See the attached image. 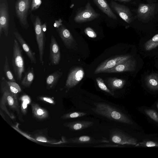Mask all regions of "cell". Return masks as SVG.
Masks as SVG:
<instances>
[{"label":"cell","mask_w":158,"mask_h":158,"mask_svg":"<svg viewBox=\"0 0 158 158\" xmlns=\"http://www.w3.org/2000/svg\"><path fill=\"white\" fill-rule=\"evenodd\" d=\"M14 34L16 39L22 47L23 50L29 58L31 63L35 64L37 62L35 53L33 52L30 46L18 32L15 31Z\"/></svg>","instance_id":"cell-16"},{"label":"cell","mask_w":158,"mask_h":158,"mask_svg":"<svg viewBox=\"0 0 158 158\" xmlns=\"http://www.w3.org/2000/svg\"></svg>","instance_id":"cell-42"},{"label":"cell","mask_w":158,"mask_h":158,"mask_svg":"<svg viewBox=\"0 0 158 158\" xmlns=\"http://www.w3.org/2000/svg\"><path fill=\"white\" fill-rule=\"evenodd\" d=\"M7 80L4 77L1 79V89L2 96L0 101V107L2 109L6 104L10 108L16 111L19 115L20 112L18 101L16 100L9 91L7 84Z\"/></svg>","instance_id":"cell-3"},{"label":"cell","mask_w":158,"mask_h":158,"mask_svg":"<svg viewBox=\"0 0 158 158\" xmlns=\"http://www.w3.org/2000/svg\"><path fill=\"white\" fill-rule=\"evenodd\" d=\"M40 100L48 102L49 103L55 104V102L51 98L46 96H41L39 97Z\"/></svg>","instance_id":"cell-33"},{"label":"cell","mask_w":158,"mask_h":158,"mask_svg":"<svg viewBox=\"0 0 158 158\" xmlns=\"http://www.w3.org/2000/svg\"><path fill=\"white\" fill-rule=\"evenodd\" d=\"M57 28V31L65 46L68 49H74L76 43L70 31L63 25Z\"/></svg>","instance_id":"cell-13"},{"label":"cell","mask_w":158,"mask_h":158,"mask_svg":"<svg viewBox=\"0 0 158 158\" xmlns=\"http://www.w3.org/2000/svg\"><path fill=\"white\" fill-rule=\"evenodd\" d=\"M85 73L83 69L80 67H76L72 69L68 74L65 84L68 89L76 86L83 78Z\"/></svg>","instance_id":"cell-10"},{"label":"cell","mask_w":158,"mask_h":158,"mask_svg":"<svg viewBox=\"0 0 158 158\" xmlns=\"http://www.w3.org/2000/svg\"><path fill=\"white\" fill-rule=\"evenodd\" d=\"M31 0H17L15 5L16 14L20 23L24 29H27L29 27L27 21L28 11Z\"/></svg>","instance_id":"cell-7"},{"label":"cell","mask_w":158,"mask_h":158,"mask_svg":"<svg viewBox=\"0 0 158 158\" xmlns=\"http://www.w3.org/2000/svg\"><path fill=\"white\" fill-rule=\"evenodd\" d=\"M85 33L89 37L94 38L97 37V35L91 27H88L84 30Z\"/></svg>","instance_id":"cell-31"},{"label":"cell","mask_w":158,"mask_h":158,"mask_svg":"<svg viewBox=\"0 0 158 158\" xmlns=\"http://www.w3.org/2000/svg\"><path fill=\"white\" fill-rule=\"evenodd\" d=\"M109 141L119 145H136L137 143L136 139L131 137L122 130L115 128L110 131Z\"/></svg>","instance_id":"cell-6"},{"label":"cell","mask_w":158,"mask_h":158,"mask_svg":"<svg viewBox=\"0 0 158 158\" xmlns=\"http://www.w3.org/2000/svg\"><path fill=\"white\" fill-rule=\"evenodd\" d=\"M95 107L91 110L95 113L117 122L132 124L131 120L119 109L110 104L102 102L93 103Z\"/></svg>","instance_id":"cell-1"},{"label":"cell","mask_w":158,"mask_h":158,"mask_svg":"<svg viewBox=\"0 0 158 158\" xmlns=\"http://www.w3.org/2000/svg\"><path fill=\"white\" fill-rule=\"evenodd\" d=\"M36 139L38 141L41 142L45 143L48 142V140L46 138L42 136H38L36 138Z\"/></svg>","instance_id":"cell-37"},{"label":"cell","mask_w":158,"mask_h":158,"mask_svg":"<svg viewBox=\"0 0 158 158\" xmlns=\"http://www.w3.org/2000/svg\"><path fill=\"white\" fill-rule=\"evenodd\" d=\"M42 27L44 32H45L47 29V25L45 23L42 25Z\"/></svg>","instance_id":"cell-39"},{"label":"cell","mask_w":158,"mask_h":158,"mask_svg":"<svg viewBox=\"0 0 158 158\" xmlns=\"http://www.w3.org/2000/svg\"><path fill=\"white\" fill-rule=\"evenodd\" d=\"M94 4L109 18L117 20V18L106 0H93Z\"/></svg>","instance_id":"cell-20"},{"label":"cell","mask_w":158,"mask_h":158,"mask_svg":"<svg viewBox=\"0 0 158 158\" xmlns=\"http://www.w3.org/2000/svg\"><path fill=\"white\" fill-rule=\"evenodd\" d=\"M87 114L84 112L76 111L64 114L61 116L60 118L63 119L74 118L84 116Z\"/></svg>","instance_id":"cell-28"},{"label":"cell","mask_w":158,"mask_h":158,"mask_svg":"<svg viewBox=\"0 0 158 158\" xmlns=\"http://www.w3.org/2000/svg\"><path fill=\"white\" fill-rule=\"evenodd\" d=\"M21 110L23 114H26L27 113V103L24 101H21Z\"/></svg>","instance_id":"cell-34"},{"label":"cell","mask_w":158,"mask_h":158,"mask_svg":"<svg viewBox=\"0 0 158 158\" xmlns=\"http://www.w3.org/2000/svg\"><path fill=\"white\" fill-rule=\"evenodd\" d=\"M144 112L151 118L158 123V114L156 111L152 109H146Z\"/></svg>","instance_id":"cell-30"},{"label":"cell","mask_w":158,"mask_h":158,"mask_svg":"<svg viewBox=\"0 0 158 158\" xmlns=\"http://www.w3.org/2000/svg\"><path fill=\"white\" fill-rule=\"evenodd\" d=\"M100 16L88 1L84 7L77 10L74 17V20L77 23H82L93 21Z\"/></svg>","instance_id":"cell-5"},{"label":"cell","mask_w":158,"mask_h":158,"mask_svg":"<svg viewBox=\"0 0 158 158\" xmlns=\"http://www.w3.org/2000/svg\"><path fill=\"white\" fill-rule=\"evenodd\" d=\"M119 144H102V145H98L96 146H95L94 147H117L118 146Z\"/></svg>","instance_id":"cell-38"},{"label":"cell","mask_w":158,"mask_h":158,"mask_svg":"<svg viewBox=\"0 0 158 158\" xmlns=\"http://www.w3.org/2000/svg\"><path fill=\"white\" fill-rule=\"evenodd\" d=\"M110 5L119 16L127 23H131L133 20L132 15L129 8L127 6L117 3L111 0Z\"/></svg>","instance_id":"cell-11"},{"label":"cell","mask_w":158,"mask_h":158,"mask_svg":"<svg viewBox=\"0 0 158 158\" xmlns=\"http://www.w3.org/2000/svg\"><path fill=\"white\" fill-rule=\"evenodd\" d=\"M158 46V34L147 41L144 44V48L146 51L152 50Z\"/></svg>","instance_id":"cell-27"},{"label":"cell","mask_w":158,"mask_h":158,"mask_svg":"<svg viewBox=\"0 0 158 158\" xmlns=\"http://www.w3.org/2000/svg\"><path fill=\"white\" fill-rule=\"evenodd\" d=\"M60 58V47L54 36L52 35L49 46V65L52 66L58 65Z\"/></svg>","instance_id":"cell-12"},{"label":"cell","mask_w":158,"mask_h":158,"mask_svg":"<svg viewBox=\"0 0 158 158\" xmlns=\"http://www.w3.org/2000/svg\"><path fill=\"white\" fill-rule=\"evenodd\" d=\"M96 81L100 89L112 96L114 95V93L108 88L102 78L97 77L96 79Z\"/></svg>","instance_id":"cell-29"},{"label":"cell","mask_w":158,"mask_h":158,"mask_svg":"<svg viewBox=\"0 0 158 158\" xmlns=\"http://www.w3.org/2000/svg\"><path fill=\"white\" fill-rule=\"evenodd\" d=\"M107 82L111 91L113 92L116 89L122 88L125 83V81L123 79L113 77L108 78Z\"/></svg>","instance_id":"cell-23"},{"label":"cell","mask_w":158,"mask_h":158,"mask_svg":"<svg viewBox=\"0 0 158 158\" xmlns=\"http://www.w3.org/2000/svg\"><path fill=\"white\" fill-rule=\"evenodd\" d=\"M64 142L77 144H94L108 143H109V141L105 139H97L88 135H82L78 137L65 139Z\"/></svg>","instance_id":"cell-14"},{"label":"cell","mask_w":158,"mask_h":158,"mask_svg":"<svg viewBox=\"0 0 158 158\" xmlns=\"http://www.w3.org/2000/svg\"><path fill=\"white\" fill-rule=\"evenodd\" d=\"M94 124L93 121L77 120L65 123L63 125L73 131H81L91 127Z\"/></svg>","instance_id":"cell-18"},{"label":"cell","mask_w":158,"mask_h":158,"mask_svg":"<svg viewBox=\"0 0 158 158\" xmlns=\"http://www.w3.org/2000/svg\"><path fill=\"white\" fill-rule=\"evenodd\" d=\"M129 55H120L108 59L100 64L96 69L94 73H103V72L111 69L119 64L130 59Z\"/></svg>","instance_id":"cell-8"},{"label":"cell","mask_w":158,"mask_h":158,"mask_svg":"<svg viewBox=\"0 0 158 158\" xmlns=\"http://www.w3.org/2000/svg\"><path fill=\"white\" fill-rule=\"evenodd\" d=\"M63 73L61 69H59L49 75L46 79V88L53 89L55 87Z\"/></svg>","instance_id":"cell-19"},{"label":"cell","mask_w":158,"mask_h":158,"mask_svg":"<svg viewBox=\"0 0 158 158\" xmlns=\"http://www.w3.org/2000/svg\"><path fill=\"white\" fill-rule=\"evenodd\" d=\"M3 71L4 74L8 81H15V80L10 69L8 62V58L7 56L5 57V62L3 67Z\"/></svg>","instance_id":"cell-26"},{"label":"cell","mask_w":158,"mask_h":158,"mask_svg":"<svg viewBox=\"0 0 158 158\" xmlns=\"http://www.w3.org/2000/svg\"><path fill=\"white\" fill-rule=\"evenodd\" d=\"M23 52L16 39L14 40L12 64L14 73L18 81L22 80L23 74L25 72L24 61Z\"/></svg>","instance_id":"cell-2"},{"label":"cell","mask_w":158,"mask_h":158,"mask_svg":"<svg viewBox=\"0 0 158 158\" xmlns=\"http://www.w3.org/2000/svg\"><path fill=\"white\" fill-rule=\"evenodd\" d=\"M35 77L33 68L29 67L25 73L24 77L21 80V85L26 87H30Z\"/></svg>","instance_id":"cell-22"},{"label":"cell","mask_w":158,"mask_h":158,"mask_svg":"<svg viewBox=\"0 0 158 158\" xmlns=\"http://www.w3.org/2000/svg\"><path fill=\"white\" fill-rule=\"evenodd\" d=\"M62 21L60 19L58 20H56L54 24V26L55 27L58 28L62 25Z\"/></svg>","instance_id":"cell-36"},{"label":"cell","mask_w":158,"mask_h":158,"mask_svg":"<svg viewBox=\"0 0 158 158\" xmlns=\"http://www.w3.org/2000/svg\"><path fill=\"white\" fill-rule=\"evenodd\" d=\"M7 84L9 91L15 98L18 100L17 94L22 91L20 87L15 81H7Z\"/></svg>","instance_id":"cell-25"},{"label":"cell","mask_w":158,"mask_h":158,"mask_svg":"<svg viewBox=\"0 0 158 158\" xmlns=\"http://www.w3.org/2000/svg\"><path fill=\"white\" fill-rule=\"evenodd\" d=\"M148 87L153 90L158 89V74L152 73L147 76L145 79Z\"/></svg>","instance_id":"cell-24"},{"label":"cell","mask_w":158,"mask_h":158,"mask_svg":"<svg viewBox=\"0 0 158 158\" xmlns=\"http://www.w3.org/2000/svg\"><path fill=\"white\" fill-rule=\"evenodd\" d=\"M135 61L130 58L114 67L104 71L103 73H120L132 71L135 70Z\"/></svg>","instance_id":"cell-15"},{"label":"cell","mask_w":158,"mask_h":158,"mask_svg":"<svg viewBox=\"0 0 158 158\" xmlns=\"http://www.w3.org/2000/svg\"><path fill=\"white\" fill-rule=\"evenodd\" d=\"M41 3V0H32L31 5V10L33 11L38 9L40 6Z\"/></svg>","instance_id":"cell-32"},{"label":"cell","mask_w":158,"mask_h":158,"mask_svg":"<svg viewBox=\"0 0 158 158\" xmlns=\"http://www.w3.org/2000/svg\"><path fill=\"white\" fill-rule=\"evenodd\" d=\"M20 99L21 101H24L26 102L28 104L30 103L31 100L30 97L27 95H23L22 96Z\"/></svg>","instance_id":"cell-35"},{"label":"cell","mask_w":158,"mask_h":158,"mask_svg":"<svg viewBox=\"0 0 158 158\" xmlns=\"http://www.w3.org/2000/svg\"><path fill=\"white\" fill-rule=\"evenodd\" d=\"M157 108H158V104H157Z\"/></svg>","instance_id":"cell-41"},{"label":"cell","mask_w":158,"mask_h":158,"mask_svg":"<svg viewBox=\"0 0 158 158\" xmlns=\"http://www.w3.org/2000/svg\"><path fill=\"white\" fill-rule=\"evenodd\" d=\"M155 9L154 4H140L137 10L138 15L141 19L146 20L153 15Z\"/></svg>","instance_id":"cell-17"},{"label":"cell","mask_w":158,"mask_h":158,"mask_svg":"<svg viewBox=\"0 0 158 158\" xmlns=\"http://www.w3.org/2000/svg\"><path fill=\"white\" fill-rule=\"evenodd\" d=\"M33 21V24L35 35L37 44L38 45L40 63L43 65L44 64V56L45 48L46 36L42 27V25L40 17L36 16Z\"/></svg>","instance_id":"cell-4"},{"label":"cell","mask_w":158,"mask_h":158,"mask_svg":"<svg viewBox=\"0 0 158 158\" xmlns=\"http://www.w3.org/2000/svg\"><path fill=\"white\" fill-rule=\"evenodd\" d=\"M120 1H122V2H129L130 1H131L132 0H119Z\"/></svg>","instance_id":"cell-40"},{"label":"cell","mask_w":158,"mask_h":158,"mask_svg":"<svg viewBox=\"0 0 158 158\" xmlns=\"http://www.w3.org/2000/svg\"><path fill=\"white\" fill-rule=\"evenodd\" d=\"M9 20L8 8L6 0H0V38L2 31L5 36L8 35Z\"/></svg>","instance_id":"cell-9"},{"label":"cell","mask_w":158,"mask_h":158,"mask_svg":"<svg viewBox=\"0 0 158 158\" xmlns=\"http://www.w3.org/2000/svg\"><path fill=\"white\" fill-rule=\"evenodd\" d=\"M31 107L33 115L35 118L42 120L46 119L49 117L48 111L37 103H32Z\"/></svg>","instance_id":"cell-21"}]
</instances>
